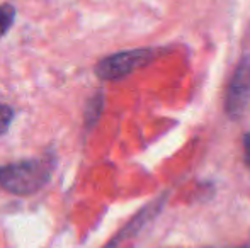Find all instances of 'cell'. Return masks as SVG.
I'll return each mask as SVG.
<instances>
[{
    "label": "cell",
    "instance_id": "cell-6",
    "mask_svg": "<svg viewBox=\"0 0 250 248\" xmlns=\"http://www.w3.org/2000/svg\"><path fill=\"white\" fill-rule=\"evenodd\" d=\"M12 117H14L12 109L9 106H5V104H0V136L7 133L10 123H12Z\"/></svg>",
    "mask_w": 250,
    "mask_h": 248
},
{
    "label": "cell",
    "instance_id": "cell-4",
    "mask_svg": "<svg viewBox=\"0 0 250 248\" xmlns=\"http://www.w3.org/2000/svg\"><path fill=\"white\" fill-rule=\"evenodd\" d=\"M162 202H164V201H157V202H153V204H151V206H148V208H145V209H143V211L140 212V214L136 216V218L133 219V221H129V225L126 226V228L123 229L121 233H119V235H118V238H116L114 242H112V245H116V243L123 242V240H125V238H128L129 235H133V233H136V231H138V229L142 228V226L145 225L146 221H148V219L151 218V216L155 214V212H157V211H160V208H162Z\"/></svg>",
    "mask_w": 250,
    "mask_h": 248
},
{
    "label": "cell",
    "instance_id": "cell-3",
    "mask_svg": "<svg viewBox=\"0 0 250 248\" xmlns=\"http://www.w3.org/2000/svg\"><path fill=\"white\" fill-rule=\"evenodd\" d=\"M250 100V57L242 58L228 83L225 111L230 117H238Z\"/></svg>",
    "mask_w": 250,
    "mask_h": 248
},
{
    "label": "cell",
    "instance_id": "cell-1",
    "mask_svg": "<svg viewBox=\"0 0 250 248\" xmlns=\"http://www.w3.org/2000/svg\"><path fill=\"white\" fill-rule=\"evenodd\" d=\"M51 165L44 160H24L0 167V187L17 195H29L46 184Z\"/></svg>",
    "mask_w": 250,
    "mask_h": 248
},
{
    "label": "cell",
    "instance_id": "cell-2",
    "mask_svg": "<svg viewBox=\"0 0 250 248\" xmlns=\"http://www.w3.org/2000/svg\"><path fill=\"white\" fill-rule=\"evenodd\" d=\"M155 57L153 50H131L111 55L97 63L96 73L102 80H118L129 75Z\"/></svg>",
    "mask_w": 250,
    "mask_h": 248
},
{
    "label": "cell",
    "instance_id": "cell-5",
    "mask_svg": "<svg viewBox=\"0 0 250 248\" xmlns=\"http://www.w3.org/2000/svg\"><path fill=\"white\" fill-rule=\"evenodd\" d=\"M14 19H16V9L10 3H2L0 5V38L5 36L7 31L12 27Z\"/></svg>",
    "mask_w": 250,
    "mask_h": 248
},
{
    "label": "cell",
    "instance_id": "cell-8",
    "mask_svg": "<svg viewBox=\"0 0 250 248\" xmlns=\"http://www.w3.org/2000/svg\"><path fill=\"white\" fill-rule=\"evenodd\" d=\"M237 248H250V245H244V247H237Z\"/></svg>",
    "mask_w": 250,
    "mask_h": 248
},
{
    "label": "cell",
    "instance_id": "cell-7",
    "mask_svg": "<svg viewBox=\"0 0 250 248\" xmlns=\"http://www.w3.org/2000/svg\"><path fill=\"white\" fill-rule=\"evenodd\" d=\"M244 152H245V163H247V167L250 169V133L245 134L244 138Z\"/></svg>",
    "mask_w": 250,
    "mask_h": 248
}]
</instances>
